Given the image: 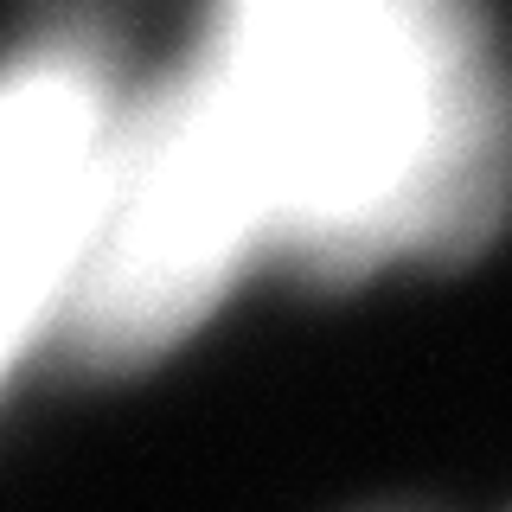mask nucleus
Segmentation results:
<instances>
[{"label":"nucleus","mask_w":512,"mask_h":512,"mask_svg":"<svg viewBox=\"0 0 512 512\" xmlns=\"http://www.w3.org/2000/svg\"><path fill=\"white\" fill-rule=\"evenodd\" d=\"M192 64L295 276L455 263L512 218V58L487 0H205Z\"/></svg>","instance_id":"obj_1"},{"label":"nucleus","mask_w":512,"mask_h":512,"mask_svg":"<svg viewBox=\"0 0 512 512\" xmlns=\"http://www.w3.org/2000/svg\"><path fill=\"white\" fill-rule=\"evenodd\" d=\"M263 256H276V244L256 173L212 84L186 58L128 96L52 359L77 372L148 365Z\"/></svg>","instance_id":"obj_2"},{"label":"nucleus","mask_w":512,"mask_h":512,"mask_svg":"<svg viewBox=\"0 0 512 512\" xmlns=\"http://www.w3.org/2000/svg\"><path fill=\"white\" fill-rule=\"evenodd\" d=\"M128 96L96 7L45 13L0 52V391L58 340Z\"/></svg>","instance_id":"obj_3"}]
</instances>
